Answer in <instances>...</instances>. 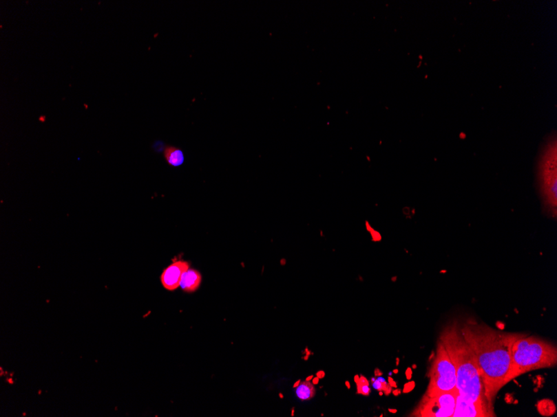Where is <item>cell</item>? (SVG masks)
<instances>
[{
	"mask_svg": "<svg viewBox=\"0 0 557 417\" xmlns=\"http://www.w3.org/2000/svg\"><path fill=\"white\" fill-rule=\"evenodd\" d=\"M460 326L475 355L485 396L493 404L497 393L512 381V347L521 333H505L473 318Z\"/></svg>",
	"mask_w": 557,
	"mask_h": 417,
	"instance_id": "cell-1",
	"label": "cell"
},
{
	"mask_svg": "<svg viewBox=\"0 0 557 417\" xmlns=\"http://www.w3.org/2000/svg\"><path fill=\"white\" fill-rule=\"evenodd\" d=\"M439 340L455 365L456 389L459 394L473 403L493 407L485 396L479 367L472 348L462 335L460 324L454 322L446 326L441 333Z\"/></svg>",
	"mask_w": 557,
	"mask_h": 417,
	"instance_id": "cell-2",
	"label": "cell"
},
{
	"mask_svg": "<svg viewBox=\"0 0 557 417\" xmlns=\"http://www.w3.org/2000/svg\"><path fill=\"white\" fill-rule=\"evenodd\" d=\"M512 380L536 370L556 367L557 348L555 343L525 334L516 338L512 347Z\"/></svg>",
	"mask_w": 557,
	"mask_h": 417,
	"instance_id": "cell-3",
	"label": "cell"
},
{
	"mask_svg": "<svg viewBox=\"0 0 557 417\" xmlns=\"http://www.w3.org/2000/svg\"><path fill=\"white\" fill-rule=\"evenodd\" d=\"M430 383L425 395L448 392L456 389V372L443 343L439 340L437 354L429 372Z\"/></svg>",
	"mask_w": 557,
	"mask_h": 417,
	"instance_id": "cell-4",
	"label": "cell"
},
{
	"mask_svg": "<svg viewBox=\"0 0 557 417\" xmlns=\"http://www.w3.org/2000/svg\"><path fill=\"white\" fill-rule=\"evenodd\" d=\"M459 393L457 389L452 392H441L434 395H425L419 403L413 416L452 417L456 407V398Z\"/></svg>",
	"mask_w": 557,
	"mask_h": 417,
	"instance_id": "cell-5",
	"label": "cell"
},
{
	"mask_svg": "<svg viewBox=\"0 0 557 417\" xmlns=\"http://www.w3.org/2000/svg\"><path fill=\"white\" fill-rule=\"evenodd\" d=\"M494 407L484 406L464 398L458 393L452 417H495Z\"/></svg>",
	"mask_w": 557,
	"mask_h": 417,
	"instance_id": "cell-6",
	"label": "cell"
},
{
	"mask_svg": "<svg viewBox=\"0 0 557 417\" xmlns=\"http://www.w3.org/2000/svg\"><path fill=\"white\" fill-rule=\"evenodd\" d=\"M189 269V263L185 261H176L173 262L163 271L160 281L162 285L168 291H175L180 286L181 279L187 270Z\"/></svg>",
	"mask_w": 557,
	"mask_h": 417,
	"instance_id": "cell-7",
	"label": "cell"
},
{
	"mask_svg": "<svg viewBox=\"0 0 557 417\" xmlns=\"http://www.w3.org/2000/svg\"><path fill=\"white\" fill-rule=\"evenodd\" d=\"M201 282L202 276L200 271L189 269L184 273L180 286L185 293H193L199 289Z\"/></svg>",
	"mask_w": 557,
	"mask_h": 417,
	"instance_id": "cell-8",
	"label": "cell"
},
{
	"mask_svg": "<svg viewBox=\"0 0 557 417\" xmlns=\"http://www.w3.org/2000/svg\"><path fill=\"white\" fill-rule=\"evenodd\" d=\"M165 159L173 167H180L185 163V155L180 148L168 146L164 151Z\"/></svg>",
	"mask_w": 557,
	"mask_h": 417,
	"instance_id": "cell-9",
	"label": "cell"
},
{
	"mask_svg": "<svg viewBox=\"0 0 557 417\" xmlns=\"http://www.w3.org/2000/svg\"><path fill=\"white\" fill-rule=\"evenodd\" d=\"M295 394L302 401H309L315 395V388L310 381H305L296 387Z\"/></svg>",
	"mask_w": 557,
	"mask_h": 417,
	"instance_id": "cell-10",
	"label": "cell"
},
{
	"mask_svg": "<svg viewBox=\"0 0 557 417\" xmlns=\"http://www.w3.org/2000/svg\"><path fill=\"white\" fill-rule=\"evenodd\" d=\"M355 383H357V393H359V394L364 396H368L370 394L369 383L365 377L355 376Z\"/></svg>",
	"mask_w": 557,
	"mask_h": 417,
	"instance_id": "cell-11",
	"label": "cell"
},
{
	"mask_svg": "<svg viewBox=\"0 0 557 417\" xmlns=\"http://www.w3.org/2000/svg\"><path fill=\"white\" fill-rule=\"evenodd\" d=\"M346 384L347 387H348L350 388V385L348 383V381H346Z\"/></svg>",
	"mask_w": 557,
	"mask_h": 417,
	"instance_id": "cell-12",
	"label": "cell"
}]
</instances>
